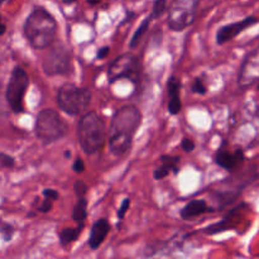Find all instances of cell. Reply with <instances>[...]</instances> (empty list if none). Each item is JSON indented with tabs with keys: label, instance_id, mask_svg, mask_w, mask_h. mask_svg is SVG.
<instances>
[{
	"label": "cell",
	"instance_id": "obj_37",
	"mask_svg": "<svg viewBox=\"0 0 259 259\" xmlns=\"http://www.w3.org/2000/svg\"><path fill=\"white\" fill-rule=\"evenodd\" d=\"M258 90H259V85H258Z\"/></svg>",
	"mask_w": 259,
	"mask_h": 259
},
{
	"label": "cell",
	"instance_id": "obj_17",
	"mask_svg": "<svg viewBox=\"0 0 259 259\" xmlns=\"http://www.w3.org/2000/svg\"><path fill=\"white\" fill-rule=\"evenodd\" d=\"M159 161H161V166L157 167L153 171V179L157 180V181L166 179L169 175V172H174L175 175H177L180 172L179 163L181 162L180 157L163 154V156L159 157Z\"/></svg>",
	"mask_w": 259,
	"mask_h": 259
},
{
	"label": "cell",
	"instance_id": "obj_12",
	"mask_svg": "<svg viewBox=\"0 0 259 259\" xmlns=\"http://www.w3.org/2000/svg\"><path fill=\"white\" fill-rule=\"evenodd\" d=\"M259 23L258 17H250L244 18V19L239 20V22L229 23V24H225L223 27H220L217 32V43L218 45H225V43L230 42L232 39H234L237 35H239L240 33L244 32L245 29H248L252 25Z\"/></svg>",
	"mask_w": 259,
	"mask_h": 259
},
{
	"label": "cell",
	"instance_id": "obj_30",
	"mask_svg": "<svg viewBox=\"0 0 259 259\" xmlns=\"http://www.w3.org/2000/svg\"><path fill=\"white\" fill-rule=\"evenodd\" d=\"M72 169L76 174H83V172H85V163H83L82 159L76 158L72 164Z\"/></svg>",
	"mask_w": 259,
	"mask_h": 259
},
{
	"label": "cell",
	"instance_id": "obj_18",
	"mask_svg": "<svg viewBox=\"0 0 259 259\" xmlns=\"http://www.w3.org/2000/svg\"><path fill=\"white\" fill-rule=\"evenodd\" d=\"M85 224H77L75 228H65L58 233V239H60L61 247H67V245L72 244L76 240L80 238L81 233H82Z\"/></svg>",
	"mask_w": 259,
	"mask_h": 259
},
{
	"label": "cell",
	"instance_id": "obj_13",
	"mask_svg": "<svg viewBox=\"0 0 259 259\" xmlns=\"http://www.w3.org/2000/svg\"><path fill=\"white\" fill-rule=\"evenodd\" d=\"M247 204H242L239 206H237L235 209L230 210L224 218H223L222 222L215 223V224L209 225V227L201 229V233L206 235H217L219 233L227 232V230L234 229L235 228V222H238V219H240V215L244 211V209H247Z\"/></svg>",
	"mask_w": 259,
	"mask_h": 259
},
{
	"label": "cell",
	"instance_id": "obj_25",
	"mask_svg": "<svg viewBox=\"0 0 259 259\" xmlns=\"http://www.w3.org/2000/svg\"><path fill=\"white\" fill-rule=\"evenodd\" d=\"M0 164L4 168H13L15 166V159L7 153H0Z\"/></svg>",
	"mask_w": 259,
	"mask_h": 259
},
{
	"label": "cell",
	"instance_id": "obj_24",
	"mask_svg": "<svg viewBox=\"0 0 259 259\" xmlns=\"http://www.w3.org/2000/svg\"><path fill=\"white\" fill-rule=\"evenodd\" d=\"M73 190H75V194L77 197H85L88 194V185L82 180H77L73 184Z\"/></svg>",
	"mask_w": 259,
	"mask_h": 259
},
{
	"label": "cell",
	"instance_id": "obj_31",
	"mask_svg": "<svg viewBox=\"0 0 259 259\" xmlns=\"http://www.w3.org/2000/svg\"><path fill=\"white\" fill-rule=\"evenodd\" d=\"M110 53V47L109 46H104V47L99 48L98 53H96V58L98 60H104V58H106V56Z\"/></svg>",
	"mask_w": 259,
	"mask_h": 259
},
{
	"label": "cell",
	"instance_id": "obj_32",
	"mask_svg": "<svg viewBox=\"0 0 259 259\" xmlns=\"http://www.w3.org/2000/svg\"><path fill=\"white\" fill-rule=\"evenodd\" d=\"M5 32H7V24L3 22V17L0 14V35H4Z\"/></svg>",
	"mask_w": 259,
	"mask_h": 259
},
{
	"label": "cell",
	"instance_id": "obj_34",
	"mask_svg": "<svg viewBox=\"0 0 259 259\" xmlns=\"http://www.w3.org/2000/svg\"><path fill=\"white\" fill-rule=\"evenodd\" d=\"M76 2H77V0H62L63 4H67V5L73 4V3H76Z\"/></svg>",
	"mask_w": 259,
	"mask_h": 259
},
{
	"label": "cell",
	"instance_id": "obj_21",
	"mask_svg": "<svg viewBox=\"0 0 259 259\" xmlns=\"http://www.w3.org/2000/svg\"><path fill=\"white\" fill-rule=\"evenodd\" d=\"M167 9V0H154L153 7H152V13L151 15L152 19H157V18L161 17Z\"/></svg>",
	"mask_w": 259,
	"mask_h": 259
},
{
	"label": "cell",
	"instance_id": "obj_11",
	"mask_svg": "<svg viewBox=\"0 0 259 259\" xmlns=\"http://www.w3.org/2000/svg\"><path fill=\"white\" fill-rule=\"evenodd\" d=\"M214 162L225 171L234 172L235 169L240 168L244 162V152L242 148H235L234 151H230L224 142L215 152Z\"/></svg>",
	"mask_w": 259,
	"mask_h": 259
},
{
	"label": "cell",
	"instance_id": "obj_4",
	"mask_svg": "<svg viewBox=\"0 0 259 259\" xmlns=\"http://www.w3.org/2000/svg\"><path fill=\"white\" fill-rule=\"evenodd\" d=\"M93 94L89 89L78 88L75 83H63L57 91V105L71 116L82 114L91 104Z\"/></svg>",
	"mask_w": 259,
	"mask_h": 259
},
{
	"label": "cell",
	"instance_id": "obj_15",
	"mask_svg": "<svg viewBox=\"0 0 259 259\" xmlns=\"http://www.w3.org/2000/svg\"><path fill=\"white\" fill-rule=\"evenodd\" d=\"M181 90V80L177 76H171L167 81V93H168V113L171 115H177L181 113L182 104L180 98Z\"/></svg>",
	"mask_w": 259,
	"mask_h": 259
},
{
	"label": "cell",
	"instance_id": "obj_9",
	"mask_svg": "<svg viewBox=\"0 0 259 259\" xmlns=\"http://www.w3.org/2000/svg\"><path fill=\"white\" fill-rule=\"evenodd\" d=\"M126 78L133 83H138L141 78V65L139 60L133 53H123L116 57L109 65L108 68V81L109 83H114L115 81Z\"/></svg>",
	"mask_w": 259,
	"mask_h": 259
},
{
	"label": "cell",
	"instance_id": "obj_36",
	"mask_svg": "<svg viewBox=\"0 0 259 259\" xmlns=\"http://www.w3.org/2000/svg\"><path fill=\"white\" fill-rule=\"evenodd\" d=\"M5 2H7V0H0V5H2L3 3H5Z\"/></svg>",
	"mask_w": 259,
	"mask_h": 259
},
{
	"label": "cell",
	"instance_id": "obj_2",
	"mask_svg": "<svg viewBox=\"0 0 259 259\" xmlns=\"http://www.w3.org/2000/svg\"><path fill=\"white\" fill-rule=\"evenodd\" d=\"M23 33L30 47L34 50H46L56 40L57 22L48 10L37 7L25 19Z\"/></svg>",
	"mask_w": 259,
	"mask_h": 259
},
{
	"label": "cell",
	"instance_id": "obj_35",
	"mask_svg": "<svg viewBox=\"0 0 259 259\" xmlns=\"http://www.w3.org/2000/svg\"><path fill=\"white\" fill-rule=\"evenodd\" d=\"M65 157H66V158H70V157H71V152L70 151H66L65 152Z\"/></svg>",
	"mask_w": 259,
	"mask_h": 259
},
{
	"label": "cell",
	"instance_id": "obj_26",
	"mask_svg": "<svg viewBox=\"0 0 259 259\" xmlns=\"http://www.w3.org/2000/svg\"><path fill=\"white\" fill-rule=\"evenodd\" d=\"M129 207H131V199L129 197H125V199L121 201L120 204V207H119L118 210V219L119 220H123L124 217H125V214L128 212Z\"/></svg>",
	"mask_w": 259,
	"mask_h": 259
},
{
	"label": "cell",
	"instance_id": "obj_7",
	"mask_svg": "<svg viewBox=\"0 0 259 259\" xmlns=\"http://www.w3.org/2000/svg\"><path fill=\"white\" fill-rule=\"evenodd\" d=\"M42 61L43 72L47 76H66L71 72V53L62 42H53Z\"/></svg>",
	"mask_w": 259,
	"mask_h": 259
},
{
	"label": "cell",
	"instance_id": "obj_33",
	"mask_svg": "<svg viewBox=\"0 0 259 259\" xmlns=\"http://www.w3.org/2000/svg\"><path fill=\"white\" fill-rule=\"evenodd\" d=\"M86 2H88L89 4H90V5H93V7H94V5H98L99 3L101 2V0H86Z\"/></svg>",
	"mask_w": 259,
	"mask_h": 259
},
{
	"label": "cell",
	"instance_id": "obj_8",
	"mask_svg": "<svg viewBox=\"0 0 259 259\" xmlns=\"http://www.w3.org/2000/svg\"><path fill=\"white\" fill-rule=\"evenodd\" d=\"M200 0H175L169 7L168 28L174 32H182L196 19Z\"/></svg>",
	"mask_w": 259,
	"mask_h": 259
},
{
	"label": "cell",
	"instance_id": "obj_16",
	"mask_svg": "<svg viewBox=\"0 0 259 259\" xmlns=\"http://www.w3.org/2000/svg\"><path fill=\"white\" fill-rule=\"evenodd\" d=\"M215 211L214 207L210 206L205 200L196 199L192 201L187 202L180 211V217L182 220H192L197 217H201L204 214H209V212Z\"/></svg>",
	"mask_w": 259,
	"mask_h": 259
},
{
	"label": "cell",
	"instance_id": "obj_28",
	"mask_svg": "<svg viewBox=\"0 0 259 259\" xmlns=\"http://www.w3.org/2000/svg\"><path fill=\"white\" fill-rule=\"evenodd\" d=\"M181 148L184 149L185 152H192L195 149V142L190 138H184L181 142Z\"/></svg>",
	"mask_w": 259,
	"mask_h": 259
},
{
	"label": "cell",
	"instance_id": "obj_1",
	"mask_svg": "<svg viewBox=\"0 0 259 259\" xmlns=\"http://www.w3.org/2000/svg\"><path fill=\"white\" fill-rule=\"evenodd\" d=\"M142 124V113L137 106L124 105L115 111L109 126V149L115 157H123L131 149L133 138Z\"/></svg>",
	"mask_w": 259,
	"mask_h": 259
},
{
	"label": "cell",
	"instance_id": "obj_14",
	"mask_svg": "<svg viewBox=\"0 0 259 259\" xmlns=\"http://www.w3.org/2000/svg\"><path fill=\"white\" fill-rule=\"evenodd\" d=\"M111 227L110 223H109L108 219L105 218H101V219L96 220L94 223V225L91 227L90 235H89V247L90 249L96 250L101 247L104 242H105L106 237H108L109 232H110Z\"/></svg>",
	"mask_w": 259,
	"mask_h": 259
},
{
	"label": "cell",
	"instance_id": "obj_20",
	"mask_svg": "<svg viewBox=\"0 0 259 259\" xmlns=\"http://www.w3.org/2000/svg\"><path fill=\"white\" fill-rule=\"evenodd\" d=\"M151 22H152V18H151V15H148V17H147L146 19H144L143 22L139 24V27L137 28V30L134 32V34L132 35L131 42H129V48H132V50L137 48V46L139 45V42H141V39L143 38V35L146 34L147 30H148Z\"/></svg>",
	"mask_w": 259,
	"mask_h": 259
},
{
	"label": "cell",
	"instance_id": "obj_23",
	"mask_svg": "<svg viewBox=\"0 0 259 259\" xmlns=\"http://www.w3.org/2000/svg\"><path fill=\"white\" fill-rule=\"evenodd\" d=\"M191 91L195 94H199V95H205L207 93V86L206 82L202 77H196L194 80L191 85Z\"/></svg>",
	"mask_w": 259,
	"mask_h": 259
},
{
	"label": "cell",
	"instance_id": "obj_5",
	"mask_svg": "<svg viewBox=\"0 0 259 259\" xmlns=\"http://www.w3.org/2000/svg\"><path fill=\"white\" fill-rule=\"evenodd\" d=\"M35 137L45 144L55 143L66 134V124L58 111L43 109L38 113L34 121Z\"/></svg>",
	"mask_w": 259,
	"mask_h": 259
},
{
	"label": "cell",
	"instance_id": "obj_6",
	"mask_svg": "<svg viewBox=\"0 0 259 259\" xmlns=\"http://www.w3.org/2000/svg\"><path fill=\"white\" fill-rule=\"evenodd\" d=\"M29 86V76L22 66H15L5 90V100L14 114L24 113V96Z\"/></svg>",
	"mask_w": 259,
	"mask_h": 259
},
{
	"label": "cell",
	"instance_id": "obj_27",
	"mask_svg": "<svg viewBox=\"0 0 259 259\" xmlns=\"http://www.w3.org/2000/svg\"><path fill=\"white\" fill-rule=\"evenodd\" d=\"M52 206H53V201H52V200L46 199V197H45V200H43V201L40 202L39 205H38L37 211L43 212V214H47V212H50L51 210H52Z\"/></svg>",
	"mask_w": 259,
	"mask_h": 259
},
{
	"label": "cell",
	"instance_id": "obj_10",
	"mask_svg": "<svg viewBox=\"0 0 259 259\" xmlns=\"http://www.w3.org/2000/svg\"><path fill=\"white\" fill-rule=\"evenodd\" d=\"M257 82H259V46L248 53L240 66L238 76V85L240 89H248Z\"/></svg>",
	"mask_w": 259,
	"mask_h": 259
},
{
	"label": "cell",
	"instance_id": "obj_19",
	"mask_svg": "<svg viewBox=\"0 0 259 259\" xmlns=\"http://www.w3.org/2000/svg\"><path fill=\"white\" fill-rule=\"evenodd\" d=\"M72 219L76 224H85L88 219V199L85 197H77L72 211Z\"/></svg>",
	"mask_w": 259,
	"mask_h": 259
},
{
	"label": "cell",
	"instance_id": "obj_29",
	"mask_svg": "<svg viewBox=\"0 0 259 259\" xmlns=\"http://www.w3.org/2000/svg\"><path fill=\"white\" fill-rule=\"evenodd\" d=\"M42 194L46 199H50L52 200V201H56V200H58V197H60V194L53 189H45Z\"/></svg>",
	"mask_w": 259,
	"mask_h": 259
},
{
	"label": "cell",
	"instance_id": "obj_22",
	"mask_svg": "<svg viewBox=\"0 0 259 259\" xmlns=\"http://www.w3.org/2000/svg\"><path fill=\"white\" fill-rule=\"evenodd\" d=\"M15 233V228L8 223H0V234H2L4 242H10Z\"/></svg>",
	"mask_w": 259,
	"mask_h": 259
},
{
	"label": "cell",
	"instance_id": "obj_3",
	"mask_svg": "<svg viewBox=\"0 0 259 259\" xmlns=\"http://www.w3.org/2000/svg\"><path fill=\"white\" fill-rule=\"evenodd\" d=\"M77 138L86 154H95L105 144V121L96 111L83 114L77 124Z\"/></svg>",
	"mask_w": 259,
	"mask_h": 259
}]
</instances>
